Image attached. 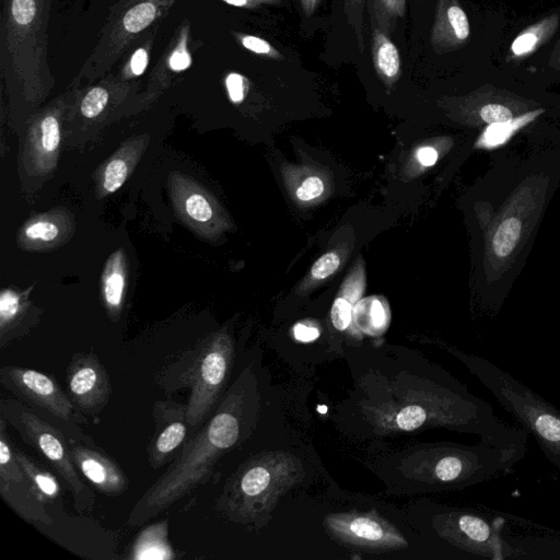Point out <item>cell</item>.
<instances>
[{
  "label": "cell",
  "mask_w": 560,
  "mask_h": 560,
  "mask_svg": "<svg viewBox=\"0 0 560 560\" xmlns=\"http://www.w3.org/2000/svg\"><path fill=\"white\" fill-rule=\"evenodd\" d=\"M152 416L154 433L148 446V460L158 469L173 462L194 431L187 420V402L156 400Z\"/></svg>",
  "instance_id": "obj_10"
},
{
  "label": "cell",
  "mask_w": 560,
  "mask_h": 560,
  "mask_svg": "<svg viewBox=\"0 0 560 560\" xmlns=\"http://www.w3.org/2000/svg\"><path fill=\"white\" fill-rule=\"evenodd\" d=\"M324 191V184L319 177L312 176L306 178L296 190V197L300 200H311L319 197Z\"/></svg>",
  "instance_id": "obj_35"
},
{
  "label": "cell",
  "mask_w": 560,
  "mask_h": 560,
  "mask_svg": "<svg viewBox=\"0 0 560 560\" xmlns=\"http://www.w3.org/2000/svg\"><path fill=\"white\" fill-rule=\"evenodd\" d=\"M458 102L467 118L481 126L511 120L540 107L537 102L492 84L472 91Z\"/></svg>",
  "instance_id": "obj_12"
},
{
  "label": "cell",
  "mask_w": 560,
  "mask_h": 560,
  "mask_svg": "<svg viewBox=\"0 0 560 560\" xmlns=\"http://www.w3.org/2000/svg\"><path fill=\"white\" fill-rule=\"evenodd\" d=\"M186 211L190 218L199 222H206L212 217V209L209 202L199 194H194L187 198Z\"/></svg>",
  "instance_id": "obj_29"
},
{
  "label": "cell",
  "mask_w": 560,
  "mask_h": 560,
  "mask_svg": "<svg viewBox=\"0 0 560 560\" xmlns=\"http://www.w3.org/2000/svg\"><path fill=\"white\" fill-rule=\"evenodd\" d=\"M16 459L33 487L38 499L46 505H52L60 497V485L50 471L33 457L14 446Z\"/></svg>",
  "instance_id": "obj_16"
},
{
  "label": "cell",
  "mask_w": 560,
  "mask_h": 560,
  "mask_svg": "<svg viewBox=\"0 0 560 560\" xmlns=\"http://www.w3.org/2000/svg\"><path fill=\"white\" fill-rule=\"evenodd\" d=\"M127 165L121 160L112 161L104 175V188L108 192L116 191L125 182L127 177Z\"/></svg>",
  "instance_id": "obj_27"
},
{
  "label": "cell",
  "mask_w": 560,
  "mask_h": 560,
  "mask_svg": "<svg viewBox=\"0 0 560 560\" xmlns=\"http://www.w3.org/2000/svg\"><path fill=\"white\" fill-rule=\"evenodd\" d=\"M66 383L73 405L83 413L95 416L108 404L112 385L105 366L93 353L72 355Z\"/></svg>",
  "instance_id": "obj_9"
},
{
  "label": "cell",
  "mask_w": 560,
  "mask_h": 560,
  "mask_svg": "<svg viewBox=\"0 0 560 560\" xmlns=\"http://www.w3.org/2000/svg\"><path fill=\"white\" fill-rule=\"evenodd\" d=\"M233 358L228 336H217L209 342L182 354L160 375L159 384L166 390L190 389L187 420L194 434L209 419L221 395Z\"/></svg>",
  "instance_id": "obj_4"
},
{
  "label": "cell",
  "mask_w": 560,
  "mask_h": 560,
  "mask_svg": "<svg viewBox=\"0 0 560 560\" xmlns=\"http://www.w3.org/2000/svg\"><path fill=\"white\" fill-rule=\"evenodd\" d=\"M438 151L432 147H422L417 152L418 161L423 166H432L438 161Z\"/></svg>",
  "instance_id": "obj_40"
},
{
  "label": "cell",
  "mask_w": 560,
  "mask_h": 560,
  "mask_svg": "<svg viewBox=\"0 0 560 560\" xmlns=\"http://www.w3.org/2000/svg\"><path fill=\"white\" fill-rule=\"evenodd\" d=\"M550 65L555 68H560V40L557 43L552 56L550 58Z\"/></svg>",
  "instance_id": "obj_43"
},
{
  "label": "cell",
  "mask_w": 560,
  "mask_h": 560,
  "mask_svg": "<svg viewBox=\"0 0 560 560\" xmlns=\"http://www.w3.org/2000/svg\"><path fill=\"white\" fill-rule=\"evenodd\" d=\"M352 319L365 334L380 335L389 324L388 305L382 296L372 295L360 299L353 307Z\"/></svg>",
  "instance_id": "obj_18"
},
{
  "label": "cell",
  "mask_w": 560,
  "mask_h": 560,
  "mask_svg": "<svg viewBox=\"0 0 560 560\" xmlns=\"http://www.w3.org/2000/svg\"><path fill=\"white\" fill-rule=\"evenodd\" d=\"M0 494L22 518L40 525H51L52 517L31 486L7 432V420L0 416Z\"/></svg>",
  "instance_id": "obj_6"
},
{
  "label": "cell",
  "mask_w": 560,
  "mask_h": 560,
  "mask_svg": "<svg viewBox=\"0 0 560 560\" xmlns=\"http://www.w3.org/2000/svg\"><path fill=\"white\" fill-rule=\"evenodd\" d=\"M156 15L152 2H142L132 7L124 16V27L130 33H138L149 26Z\"/></svg>",
  "instance_id": "obj_22"
},
{
  "label": "cell",
  "mask_w": 560,
  "mask_h": 560,
  "mask_svg": "<svg viewBox=\"0 0 560 560\" xmlns=\"http://www.w3.org/2000/svg\"><path fill=\"white\" fill-rule=\"evenodd\" d=\"M0 410V416L61 476L72 494L74 508L80 512L90 509L95 501L94 494L82 481L62 433L19 401L2 400Z\"/></svg>",
  "instance_id": "obj_5"
},
{
  "label": "cell",
  "mask_w": 560,
  "mask_h": 560,
  "mask_svg": "<svg viewBox=\"0 0 560 560\" xmlns=\"http://www.w3.org/2000/svg\"><path fill=\"white\" fill-rule=\"evenodd\" d=\"M125 280L120 272L110 273L105 281V300L107 304L117 308L121 304Z\"/></svg>",
  "instance_id": "obj_28"
},
{
  "label": "cell",
  "mask_w": 560,
  "mask_h": 560,
  "mask_svg": "<svg viewBox=\"0 0 560 560\" xmlns=\"http://www.w3.org/2000/svg\"><path fill=\"white\" fill-rule=\"evenodd\" d=\"M135 559H171L174 557L167 544V521L147 527L136 539L132 547Z\"/></svg>",
  "instance_id": "obj_19"
},
{
  "label": "cell",
  "mask_w": 560,
  "mask_h": 560,
  "mask_svg": "<svg viewBox=\"0 0 560 560\" xmlns=\"http://www.w3.org/2000/svg\"><path fill=\"white\" fill-rule=\"evenodd\" d=\"M191 63L190 56L184 49H177L170 58V67L175 71L187 69Z\"/></svg>",
  "instance_id": "obj_38"
},
{
  "label": "cell",
  "mask_w": 560,
  "mask_h": 560,
  "mask_svg": "<svg viewBox=\"0 0 560 560\" xmlns=\"http://www.w3.org/2000/svg\"><path fill=\"white\" fill-rule=\"evenodd\" d=\"M551 178L547 174L532 175L526 170L525 178L513 192L510 205L497 214H491L486 223L485 257L486 277L499 279L516 265L520 254L525 249L528 236L538 224L552 190Z\"/></svg>",
  "instance_id": "obj_2"
},
{
  "label": "cell",
  "mask_w": 560,
  "mask_h": 560,
  "mask_svg": "<svg viewBox=\"0 0 560 560\" xmlns=\"http://www.w3.org/2000/svg\"><path fill=\"white\" fill-rule=\"evenodd\" d=\"M470 35L468 16L458 0H438L430 34L432 49L439 54L455 51Z\"/></svg>",
  "instance_id": "obj_14"
},
{
  "label": "cell",
  "mask_w": 560,
  "mask_h": 560,
  "mask_svg": "<svg viewBox=\"0 0 560 560\" xmlns=\"http://www.w3.org/2000/svg\"><path fill=\"white\" fill-rule=\"evenodd\" d=\"M364 3L365 0H343L346 19L355 35L358 48L361 52L364 50Z\"/></svg>",
  "instance_id": "obj_23"
},
{
  "label": "cell",
  "mask_w": 560,
  "mask_h": 560,
  "mask_svg": "<svg viewBox=\"0 0 560 560\" xmlns=\"http://www.w3.org/2000/svg\"><path fill=\"white\" fill-rule=\"evenodd\" d=\"M319 329L306 323H298L293 327V336L301 342H311L319 337Z\"/></svg>",
  "instance_id": "obj_37"
},
{
  "label": "cell",
  "mask_w": 560,
  "mask_h": 560,
  "mask_svg": "<svg viewBox=\"0 0 560 560\" xmlns=\"http://www.w3.org/2000/svg\"><path fill=\"white\" fill-rule=\"evenodd\" d=\"M11 11L18 24L27 25L35 18L36 4L34 0H13Z\"/></svg>",
  "instance_id": "obj_33"
},
{
  "label": "cell",
  "mask_w": 560,
  "mask_h": 560,
  "mask_svg": "<svg viewBox=\"0 0 560 560\" xmlns=\"http://www.w3.org/2000/svg\"><path fill=\"white\" fill-rule=\"evenodd\" d=\"M504 518L492 522L469 513L447 515L442 524V535L454 545L471 553L504 560L514 557V549L502 535Z\"/></svg>",
  "instance_id": "obj_7"
},
{
  "label": "cell",
  "mask_w": 560,
  "mask_h": 560,
  "mask_svg": "<svg viewBox=\"0 0 560 560\" xmlns=\"http://www.w3.org/2000/svg\"><path fill=\"white\" fill-rule=\"evenodd\" d=\"M427 420V411L418 405L402 408L396 416V424L400 430L412 431L421 427Z\"/></svg>",
  "instance_id": "obj_24"
},
{
  "label": "cell",
  "mask_w": 560,
  "mask_h": 560,
  "mask_svg": "<svg viewBox=\"0 0 560 560\" xmlns=\"http://www.w3.org/2000/svg\"><path fill=\"white\" fill-rule=\"evenodd\" d=\"M326 524L339 540L358 547L387 550L407 545L396 528L372 513L327 515Z\"/></svg>",
  "instance_id": "obj_11"
},
{
  "label": "cell",
  "mask_w": 560,
  "mask_h": 560,
  "mask_svg": "<svg viewBox=\"0 0 560 560\" xmlns=\"http://www.w3.org/2000/svg\"><path fill=\"white\" fill-rule=\"evenodd\" d=\"M224 2L243 8H254L262 4H280L281 0H223Z\"/></svg>",
  "instance_id": "obj_41"
},
{
  "label": "cell",
  "mask_w": 560,
  "mask_h": 560,
  "mask_svg": "<svg viewBox=\"0 0 560 560\" xmlns=\"http://www.w3.org/2000/svg\"><path fill=\"white\" fill-rule=\"evenodd\" d=\"M243 407V393L232 390L138 499L128 515L129 526L143 525L208 481L218 459L241 438Z\"/></svg>",
  "instance_id": "obj_1"
},
{
  "label": "cell",
  "mask_w": 560,
  "mask_h": 560,
  "mask_svg": "<svg viewBox=\"0 0 560 560\" xmlns=\"http://www.w3.org/2000/svg\"><path fill=\"white\" fill-rule=\"evenodd\" d=\"M59 141V124L54 116H47L42 121V145L46 151L51 152L57 149Z\"/></svg>",
  "instance_id": "obj_30"
},
{
  "label": "cell",
  "mask_w": 560,
  "mask_h": 560,
  "mask_svg": "<svg viewBox=\"0 0 560 560\" xmlns=\"http://www.w3.org/2000/svg\"><path fill=\"white\" fill-rule=\"evenodd\" d=\"M370 19L373 26L389 34L399 19L406 15V0H369Z\"/></svg>",
  "instance_id": "obj_21"
},
{
  "label": "cell",
  "mask_w": 560,
  "mask_h": 560,
  "mask_svg": "<svg viewBox=\"0 0 560 560\" xmlns=\"http://www.w3.org/2000/svg\"><path fill=\"white\" fill-rule=\"evenodd\" d=\"M20 303L18 295L12 291H3L0 296V318L3 328L19 313Z\"/></svg>",
  "instance_id": "obj_32"
},
{
  "label": "cell",
  "mask_w": 560,
  "mask_h": 560,
  "mask_svg": "<svg viewBox=\"0 0 560 560\" xmlns=\"http://www.w3.org/2000/svg\"><path fill=\"white\" fill-rule=\"evenodd\" d=\"M107 101V91L102 88H94L84 96L81 112L88 118L96 117L104 109Z\"/></svg>",
  "instance_id": "obj_25"
},
{
  "label": "cell",
  "mask_w": 560,
  "mask_h": 560,
  "mask_svg": "<svg viewBox=\"0 0 560 560\" xmlns=\"http://www.w3.org/2000/svg\"><path fill=\"white\" fill-rule=\"evenodd\" d=\"M319 2L320 0H300L302 10L306 16H311L315 12Z\"/></svg>",
  "instance_id": "obj_42"
},
{
  "label": "cell",
  "mask_w": 560,
  "mask_h": 560,
  "mask_svg": "<svg viewBox=\"0 0 560 560\" xmlns=\"http://www.w3.org/2000/svg\"><path fill=\"white\" fill-rule=\"evenodd\" d=\"M148 65V54L143 48H139L135 51L130 60V68L135 75L143 73Z\"/></svg>",
  "instance_id": "obj_39"
},
{
  "label": "cell",
  "mask_w": 560,
  "mask_h": 560,
  "mask_svg": "<svg viewBox=\"0 0 560 560\" xmlns=\"http://www.w3.org/2000/svg\"><path fill=\"white\" fill-rule=\"evenodd\" d=\"M226 90L233 103H241L247 91V81L240 73L232 72L225 79Z\"/></svg>",
  "instance_id": "obj_34"
},
{
  "label": "cell",
  "mask_w": 560,
  "mask_h": 560,
  "mask_svg": "<svg viewBox=\"0 0 560 560\" xmlns=\"http://www.w3.org/2000/svg\"><path fill=\"white\" fill-rule=\"evenodd\" d=\"M240 40L244 48L248 49L254 54L269 57L276 60H280L283 58V56L278 49H276L269 42L260 37L254 35H242L240 37Z\"/></svg>",
  "instance_id": "obj_26"
},
{
  "label": "cell",
  "mask_w": 560,
  "mask_h": 560,
  "mask_svg": "<svg viewBox=\"0 0 560 560\" xmlns=\"http://www.w3.org/2000/svg\"><path fill=\"white\" fill-rule=\"evenodd\" d=\"M371 54L378 79L392 88L401 75L400 55L388 34L376 26H373Z\"/></svg>",
  "instance_id": "obj_15"
},
{
  "label": "cell",
  "mask_w": 560,
  "mask_h": 560,
  "mask_svg": "<svg viewBox=\"0 0 560 560\" xmlns=\"http://www.w3.org/2000/svg\"><path fill=\"white\" fill-rule=\"evenodd\" d=\"M544 112L545 109L539 107L511 120L486 126L477 141V147L491 149L500 144H504L521 129L533 122Z\"/></svg>",
  "instance_id": "obj_20"
},
{
  "label": "cell",
  "mask_w": 560,
  "mask_h": 560,
  "mask_svg": "<svg viewBox=\"0 0 560 560\" xmlns=\"http://www.w3.org/2000/svg\"><path fill=\"white\" fill-rule=\"evenodd\" d=\"M0 383L21 400L31 402L58 419L74 421V405L54 377L39 371L5 365L0 369Z\"/></svg>",
  "instance_id": "obj_8"
},
{
  "label": "cell",
  "mask_w": 560,
  "mask_h": 560,
  "mask_svg": "<svg viewBox=\"0 0 560 560\" xmlns=\"http://www.w3.org/2000/svg\"><path fill=\"white\" fill-rule=\"evenodd\" d=\"M26 236L33 240L52 241L58 235V228L51 222H37L26 229Z\"/></svg>",
  "instance_id": "obj_36"
},
{
  "label": "cell",
  "mask_w": 560,
  "mask_h": 560,
  "mask_svg": "<svg viewBox=\"0 0 560 560\" xmlns=\"http://www.w3.org/2000/svg\"><path fill=\"white\" fill-rule=\"evenodd\" d=\"M528 435L560 468V409L487 359L457 354Z\"/></svg>",
  "instance_id": "obj_3"
},
{
  "label": "cell",
  "mask_w": 560,
  "mask_h": 560,
  "mask_svg": "<svg viewBox=\"0 0 560 560\" xmlns=\"http://www.w3.org/2000/svg\"><path fill=\"white\" fill-rule=\"evenodd\" d=\"M339 264L340 258L336 253H327L314 262L311 275L314 279H325L338 269Z\"/></svg>",
  "instance_id": "obj_31"
},
{
  "label": "cell",
  "mask_w": 560,
  "mask_h": 560,
  "mask_svg": "<svg viewBox=\"0 0 560 560\" xmlns=\"http://www.w3.org/2000/svg\"><path fill=\"white\" fill-rule=\"evenodd\" d=\"M70 450L77 469L100 493L118 497L127 491L128 478L113 458L85 445L72 446Z\"/></svg>",
  "instance_id": "obj_13"
},
{
  "label": "cell",
  "mask_w": 560,
  "mask_h": 560,
  "mask_svg": "<svg viewBox=\"0 0 560 560\" xmlns=\"http://www.w3.org/2000/svg\"><path fill=\"white\" fill-rule=\"evenodd\" d=\"M560 23V13L549 14L526 27L512 42L510 52L514 58H522L533 54L548 42L556 33Z\"/></svg>",
  "instance_id": "obj_17"
}]
</instances>
